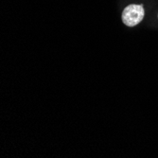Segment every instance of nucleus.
<instances>
[{
  "label": "nucleus",
  "instance_id": "nucleus-1",
  "mask_svg": "<svg viewBox=\"0 0 158 158\" xmlns=\"http://www.w3.org/2000/svg\"><path fill=\"white\" fill-rule=\"evenodd\" d=\"M144 13V8L142 5H129L122 12V22L128 27H135L143 20Z\"/></svg>",
  "mask_w": 158,
  "mask_h": 158
}]
</instances>
